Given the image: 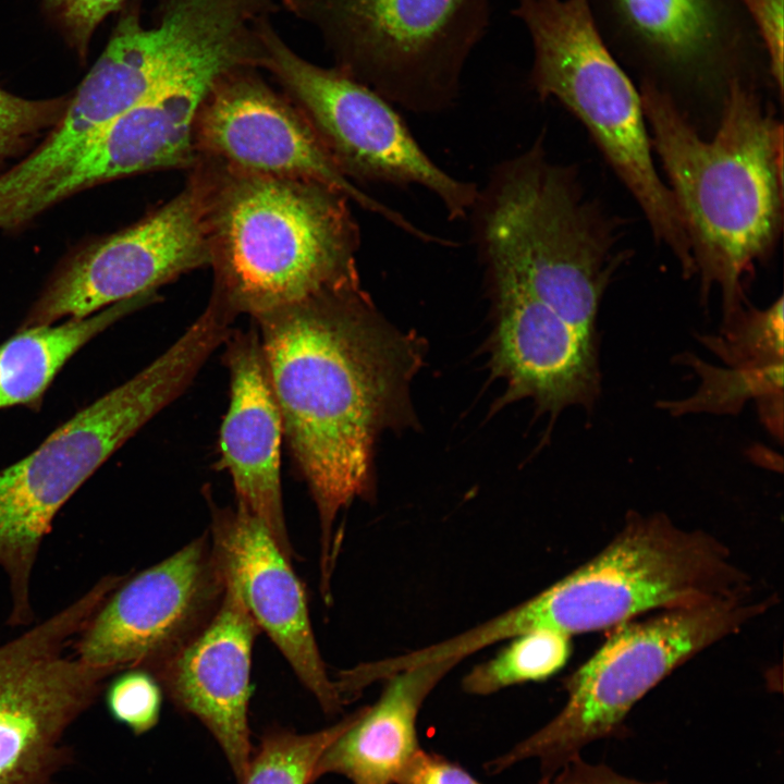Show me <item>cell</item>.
<instances>
[{
    "mask_svg": "<svg viewBox=\"0 0 784 784\" xmlns=\"http://www.w3.org/2000/svg\"><path fill=\"white\" fill-rule=\"evenodd\" d=\"M571 651V637L560 632L523 633L493 659L474 667L464 677L463 689L489 695L511 685L547 679L564 667Z\"/></svg>",
    "mask_w": 784,
    "mask_h": 784,
    "instance_id": "23",
    "label": "cell"
},
{
    "mask_svg": "<svg viewBox=\"0 0 784 784\" xmlns=\"http://www.w3.org/2000/svg\"><path fill=\"white\" fill-rule=\"evenodd\" d=\"M755 24L769 57L770 74L779 96L783 95L784 0H740Z\"/></svg>",
    "mask_w": 784,
    "mask_h": 784,
    "instance_id": "28",
    "label": "cell"
},
{
    "mask_svg": "<svg viewBox=\"0 0 784 784\" xmlns=\"http://www.w3.org/2000/svg\"><path fill=\"white\" fill-rule=\"evenodd\" d=\"M224 339L216 319L199 315L134 377L0 470V568L9 581L11 626L33 621L30 578L59 510L112 453L187 389Z\"/></svg>",
    "mask_w": 784,
    "mask_h": 784,
    "instance_id": "5",
    "label": "cell"
},
{
    "mask_svg": "<svg viewBox=\"0 0 784 784\" xmlns=\"http://www.w3.org/2000/svg\"><path fill=\"white\" fill-rule=\"evenodd\" d=\"M198 159L260 175L317 182L363 209L425 241L427 234L397 211L371 197L336 167L318 135L285 96L256 68L224 74L205 98L195 121Z\"/></svg>",
    "mask_w": 784,
    "mask_h": 784,
    "instance_id": "14",
    "label": "cell"
},
{
    "mask_svg": "<svg viewBox=\"0 0 784 784\" xmlns=\"http://www.w3.org/2000/svg\"><path fill=\"white\" fill-rule=\"evenodd\" d=\"M70 97L26 99L0 88V163L61 119Z\"/></svg>",
    "mask_w": 784,
    "mask_h": 784,
    "instance_id": "26",
    "label": "cell"
},
{
    "mask_svg": "<svg viewBox=\"0 0 784 784\" xmlns=\"http://www.w3.org/2000/svg\"><path fill=\"white\" fill-rule=\"evenodd\" d=\"M197 163L207 182L209 299L234 319L360 285L359 230L343 193L209 160Z\"/></svg>",
    "mask_w": 784,
    "mask_h": 784,
    "instance_id": "3",
    "label": "cell"
},
{
    "mask_svg": "<svg viewBox=\"0 0 784 784\" xmlns=\"http://www.w3.org/2000/svg\"><path fill=\"white\" fill-rule=\"evenodd\" d=\"M225 588L208 531L126 577L74 639L83 662L115 673L152 671L209 622Z\"/></svg>",
    "mask_w": 784,
    "mask_h": 784,
    "instance_id": "15",
    "label": "cell"
},
{
    "mask_svg": "<svg viewBox=\"0 0 784 784\" xmlns=\"http://www.w3.org/2000/svg\"><path fill=\"white\" fill-rule=\"evenodd\" d=\"M97 581L75 601L0 645V784H52L73 760L65 740L115 674L64 650L108 596Z\"/></svg>",
    "mask_w": 784,
    "mask_h": 784,
    "instance_id": "11",
    "label": "cell"
},
{
    "mask_svg": "<svg viewBox=\"0 0 784 784\" xmlns=\"http://www.w3.org/2000/svg\"><path fill=\"white\" fill-rule=\"evenodd\" d=\"M512 15L532 47L529 84L574 113L641 207L653 235L691 275L695 265L673 195L654 167L639 90L603 42L587 0H517Z\"/></svg>",
    "mask_w": 784,
    "mask_h": 784,
    "instance_id": "7",
    "label": "cell"
},
{
    "mask_svg": "<svg viewBox=\"0 0 784 784\" xmlns=\"http://www.w3.org/2000/svg\"><path fill=\"white\" fill-rule=\"evenodd\" d=\"M162 689L155 676L142 669L124 670L107 687L106 703L111 716L140 735L158 722Z\"/></svg>",
    "mask_w": 784,
    "mask_h": 784,
    "instance_id": "27",
    "label": "cell"
},
{
    "mask_svg": "<svg viewBox=\"0 0 784 784\" xmlns=\"http://www.w3.org/2000/svg\"><path fill=\"white\" fill-rule=\"evenodd\" d=\"M258 35V68L275 78L350 181L419 185L437 196L452 220L474 209L477 185L434 163L391 102L335 66L302 58L278 34L270 16L259 21Z\"/></svg>",
    "mask_w": 784,
    "mask_h": 784,
    "instance_id": "10",
    "label": "cell"
},
{
    "mask_svg": "<svg viewBox=\"0 0 784 784\" xmlns=\"http://www.w3.org/2000/svg\"><path fill=\"white\" fill-rule=\"evenodd\" d=\"M456 664H422L387 678L378 701L364 707L356 722L321 755L311 784L328 773L344 775L353 784H395L420 748L416 721L424 700Z\"/></svg>",
    "mask_w": 784,
    "mask_h": 784,
    "instance_id": "20",
    "label": "cell"
},
{
    "mask_svg": "<svg viewBox=\"0 0 784 784\" xmlns=\"http://www.w3.org/2000/svg\"><path fill=\"white\" fill-rule=\"evenodd\" d=\"M395 784H481L445 757L419 748Z\"/></svg>",
    "mask_w": 784,
    "mask_h": 784,
    "instance_id": "30",
    "label": "cell"
},
{
    "mask_svg": "<svg viewBox=\"0 0 784 784\" xmlns=\"http://www.w3.org/2000/svg\"><path fill=\"white\" fill-rule=\"evenodd\" d=\"M172 199L72 256L56 271L21 328L84 318L210 265L206 175L195 164Z\"/></svg>",
    "mask_w": 784,
    "mask_h": 784,
    "instance_id": "13",
    "label": "cell"
},
{
    "mask_svg": "<svg viewBox=\"0 0 784 784\" xmlns=\"http://www.w3.org/2000/svg\"><path fill=\"white\" fill-rule=\"evenodd\" d=\"M209 537L224 578L237 589L260 632L277 646L327 714L344 705L313 632L304 587L291 560L245 511L210 503Z\"/></svg>",
    "mask_w": 784,
    "mask_h": 784,
    "instance_id": "17",
    "label": "cell"
},
{
    "mask_svg": "<svg viewBox=\"0 0 784 784\" xmlns=\"http://www.w3.org/2000/svg\"><path fill=\"white\" fill-rule=\"evenodd\" d=\"M691 359L701 377L699 389L688 399L663 402L661 406L674 415L691 412L735 413L748 400L759 403L761 418L776 437H782L783 362L749 363L713 367Z\"/></svg>",
    "mask_w": 784,
    "mask_h": 784,
    "instance_id": "22",
    "label": "cell"
},
{
    "mask_svg": "<svg viewBox=\"0 0 784 784\" xmlns=\"http://www.w3.org/2000/svg\"><path fill=\"white\" fill-rule=\"evenodd\" d=\"M224 344L230 402L219 433V468L232 479L235 506L259 520L292 560L281 487L283 421L258 331L232 330Z\"/></svg>",
    "mask_w": 784,
    "mask_h": 784,
    "instance_id": "19",
    "label": "cell"
},
{
    "mask_svg": "<svg viewBox=\"0 0 784 784\" xmlns=\"http://www.w3.org/2000/svg\"><path fill=\"white\" fill-rule=\"evenodd\" d=\"M587 1L603 42L622 66L638 71L640 83L669 94L673 85L725 94L734 78L757 85L762 74L771 77L740 0Z\"/></svg>",
    "mask_w": 784,
    "mask_h": 784,
    "instance_id": "12",
    "label": "cell"
},
{
    "mask_svg": "<svg viewBox=\"0 0 784 784\" xmlns=\"http://www.w3.org/2000/svg\"><path fill=\"white\" fill-rule=\"evenodd\" d=\"M491 287L494 373L505 401L530 397L554 418L572 405L590 409L600 392L596 344L538 301L497 257L480 253Z\"/></svg>",
    "mask_w": 784,
    "mask_h": 784,
    "instance_id": "16",
    "label": "cell"
},
{
    "mask_svg": "<svg viewBox=\"0 0 784 784\" xmlns=\"http://www.w3.org/2000/svg\"><path fill=\"white\" fill-rule=\"evenodd\" d=\"M254 320L284 438L318 512L321 577L329 578L336 516L370 495L375 440L407 409L420 348L383 320L360 285Z\"/></svg>",
    "mask_w": 784,
    "mask_h": 784,
    "instance_id": "1",
    "label": "cell"
},
{
    "mask_svg": "<svg viewBox=\"0 0 784 784\" xmlns=\"http://www.w3.org/2000/svg\"><path fill=\"white\" fill-rule=\"evenodd\" d=\"M363 708L319 732H266L242 784H311L313 770L324 750L358 719Z\"/></svg>",
    "mask_w": 784,
    "mask_h": 784,
    "instance_id": "24",
    "label": "cell"
},
{
    "mask_svg": "<svg viewBox=\"0 0 784 784\" xmlns=\"http://www.w3.org/2000/svg\"><path fill=\"white\" fill-rule=\"evenodd\" d=\"M538 784H661L647 783L624 776L605 764L585 761L580 755L575 756L559 770L542 776Z\"/></svg>",
    "mask_w": 784,
    "mask_h": 784,
    "instance_id": "31",
    "label": "cell"
},
{
    "mask_svg": "<svg viewBox=\"0 0 784 784\" xmlns=\"http://www.w3.org/2000/svg\"><path fill=\"white\" fill-rule=\"evenodd\" d=\"M639 94L651 146L670 181L701 290L720 287L724 322L744 309L743 282L767 257L783 220V126L756 85L732 79L719 128L701 138L673 96L651 83Z\"/></svg>",
    "mask_w": 784,
    "mask_h": 784,
    "instance_id": "2",
    "label": "cell"
},
{
    "mask_svg": "<svg viewBox=\"0 0 784 784\" xmlns=\"http://www.w3.org/2000/svg\"><path fill=\"white\" fill-rule=\"evenodd\" d=\"M479 253L504 262L531 294L596 344V319L618 258L600 215L540 142L499 164L479 191Z\"/></svg>",
    "mask_w": 784,
    "mask_h": 784,
    "instance_id": "6",
    "label": "cell"
},
{
    "mask_svg": "<svg viewBox=\"0 0 784 784\" xmlns=\"http://www.w3.org/2000/svg\"><path fill=\"white\" fill-rule=\"evenodd\" d=\"M773 603L772 597L756 596L712 600L658 611L609 629L600 648L567 678L562 710L486 769L499 773L537 759L543 776L551 775L586 745L617 735L632 708L661 681Z\"/></svg>",
    "mask_w": 784,
    "mask_h": 784,
    "instance_id": "8",
    "label": "cell"
},
{
    "mask_svg": "<svg viewBox=\"0 0 784 784\" xmlns=\"http://www.w3.org/2000/svg\"><path fill=\"white\" fill-rule=\"evenodd\" d=\"M221 603L183 648L151 673L170 701L196 716L220 744L242 784L252 757L248 702L253 647L260 629L224 578Z\"/></svg>",
    "mask_w": 784,
    "mask_h": 784,
    "instance_id": "18",
    "label": "cell"
},
{
    "mask_svg": "<svg viewBox=\"0 0 784 784\" xmlns=\"http://www.w3.org/2000/svg\"><path fill=\"white\" fill-rule=\"evenodd\" d=\"M311 24L334 66L416 113L451 107L490 25L491 0H281Z\"/></svg>",
    "mask_w": 784,
    "mask_h": 784,
    "instance_id": "9",
    "label": "cell"
},
{
    "mask_svg": "<svg viewBox=\"0 0 784 784\" xmlns=\"http://www.w3.org/2000/svg\"><path fill=\"white\" fill-rule=\"evenodd\" d=\"M158 297L157 292H147L58 326L21 328L0 345V408L39 409L56 375L82 346Z\"/></svg>",
    "mask_w": 784,
    "mask_h": 784,
    "instance_id": "21",
    "label": "cell"
},
{
    "mask_svg": "<svg viewBox=\"0 0 784 784\" xmlns=\"http://www.w3.org/2000/svg\"><path fill=\"white\" fill-rule=\"evenodd\" d=\"M702 341L726 365L783 362V297L763 310H740Z\"/></svg>",
    "mask_w": 784,
    "mask_h": 784,
    "instance_id": "25",
    "label": "cell"
},
{
    "mask_svg": "<svg viewBox=\"0 0 784 784\" xmlns=\"http://www.w3.org/2000/svg\"><path fill=\"white\" fill-rule=\"evenodd\" d=\"M750 576L712 535L687 530L661 513L626 516L593 558L514 609L462 635L469 656L535 629L569 637L611 629L649 612L754 596Z\"/></svg>",
    "mask_w": 784,
    "mask_h": 784,
    "instance_id": "4",
    "label": "cell"
},
{
    "mask_svg": "<svg viewBox=\"0 0 784 784\" xmlns=\"http://www.w3.org/2000/svg\"><path fill=\"white\" fill-rule=\"evenodd\" d=\"M170 1H173V0H161V4H164V3L170 2Z\"/></svg>",
    "mask_w": 784,
    "mask_h": 784,
    "instance_id": "32",
    "label": "cell"
},
{
    "mask_svg": "<svg viewBox=\"0 0 784 784\" xmlns=\"http://www.w3.org/2000/svg\"><path fill=\"white\" fill-rule=\"evenodd\" d=\"M61 21L72 42L84 53L98 24L124 0H45Z\"/></svg>",
    "mask_w": 784,
    "mask_h": 784,
    "instance_id": "29",
    "label": "cell"
}]
</instances>
